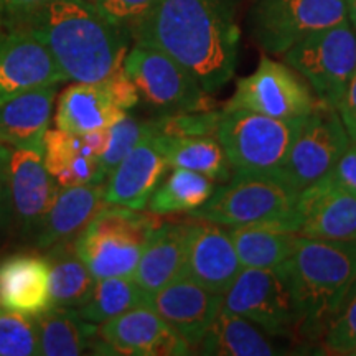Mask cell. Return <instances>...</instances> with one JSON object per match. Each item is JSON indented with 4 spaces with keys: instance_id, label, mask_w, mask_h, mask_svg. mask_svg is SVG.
<instances>
[{
    "instance_id": "6da1fadb",
    "label": "cell",
    "mask_w": 356,
    "mask_h": 356,
    "mask_svg": "<svg viewBox=\"0 0 356 356\" xmlns=\"http://www.w3.org/2000/svg\"><path fill=\"white\" fill-rule=\"evenodd\" d=\"M131 37L167 53L215 95L233 79L238 65L236 0H159Z\"/></svg>"
},
{
    "instance_id": "7a4b0ae2",
    "label": "cell",
    "mask_w": 356,
    "mask_h": 356,
    "mask_svg": "<svg viewBox=\"0 0 356 356\" xmlns=\"http://www.w3.org/2000/svg\"><path fill=\"white\" fill-rule=\"evenodd\" d=\"M47 44L66 81L101 83L119 71L131 33L83 0H53L24 25Z\"/></svg>"
},
{
    "instance_id": "3957f363",
    "label": "cell",
    "mask_w": 356,
    "mask_h": 356,
    "mask_svg": "<svg viewBox=\"0 0 356 356\" xmlns=\"http://www.w3.org/2000/svg\"><path fill=\"white\" fill-rule=\"evenodd\" d=\"M300 318V337H322L356 280V241L300 236L282 264Z\"/></svg>"
},
{
    "instance_id": "277c9868",
    "label": "cell",
    "mask_w": 356,
    "mask_h": 356,
    "mask_svg": "<svg viewBox=\"0 0 356 356\" xmlns=\"http://www.w3.org/2000/svg\"><path fill=\"white\" fill-rule=\"evenodd\" d=\"M157 225L140 211L106 204L84 226L74 248L96 280L132 277Z\"/></svg>"
},
{
    "instance_id": "5b68a950",
    "label": "cell",
    "mask_w": 356,
    "mask_h": 356,
    "mask_svg": "<svg viewBox=\"0 0 356 356\" xmlns=\"http://www.w3.org/2000/svg\"><path fill=\"white\" fill-rule=\"evenodd\" d=\"M300 190L280 175V172L248 173L234 172L222 186L197 210L188 215L193 220L221 226L286 218L297 213Z\"/></svg>"
},
{
    "instance_id": "8992f818",
    "label": "cell",
    "mask_w": 356,
    "mask_h": 356,
    "mask_svg": "<svg viewBox=\"0 0 356 356\" xmlns=\"http://www.w3.org/2000/svg\"><path fill=\"white\" fill-rule=\"evenodd\" d=\"M304 118L277 119L248 109H222L216 139L233 172L267 173L282 168Z\"/></svg>"
},
{
    "instance_id": "52a82bcc",
    "label": "cell",
    "mask_w": 356,
    "mask_h": 356,
    "mask_svg": "<svg viewBox=\"0 0 356 356\" xmlns=\"http://www.w3.org/2000/svg\"><path fill=\"white\" fill-rule=\"evenodd\" d=\"M284 61L304 76L318 102L338 109L356 70V33L350 20L300 40L284 53Z\"/></svg>"
},
{
    "instance_id": "ba28073f",
    "label": "cell",
    "mask_w": 356,
    "mask_h": 356,
    "mask_svg": "<svg viewBox=\"0 0 356 356\" xmlns=\"http://www.w3.org/2000/svg\"><path fill=\"white\" fill-rule=\"evenodd\" d=\"M124 71L144 99L160 114L213 111L215 99L197 78L157 48L136 43L124 58Z\"/></svg>"
},
{
    "instance_id": "9c48e42d",
    "label": "cell",
    "mask_w": 356,
    "mask_h": 356,
    "mask_svg": "<svg viewBox=\"0 0 356 356\" xmlns=\"http://www.w3.org/2000/svg\"><path fill=\"white\" fill-rule=\"evenodd\" d=\"M222 309L248 318L274 337L300 335V318L282 266L243 267L222 296Z\"/></svg>"
},
{
    "instance_id": "30bf717a",
    "label": "cell",
    "mask_w": 356,
    "mask_h": 356,
    "mask_svg": "<svg viewBox=\"0 0 356 356\" xmlns=\"http://www.w3.org/2000/svg\"><path fill=\"white\" fill-rule=\"evenodd\" d=\"M348 20L346 0H254L251 33L262 50L284 55L309 35Z\"/></svg>"
},
{
    "instance_id": "8fae6325",
    "label": "cell",
    "mask_w": 356,
    "mask_h": 356,
    "mask_svg": "<svg viewBox=\"0 0 356 356\" xmlns=\"http://www.w3.org/2000/svg\"><path fill=\"white\" fill-rule=\"evenodd\" d=\"M317 106L309 83L287 63L262 56L246 78L238 79L236 91L222 109H248L277 119H299Z\"/></svg>"
},
{
    "instance_id": "7c38bea8",
    "label": "cell",
    "mask_w": 356,
    "mask_h": 356,
    "mask_svg": "<svg viewBox=\"0 0 356 356\" xmlns=\"http://www.w3.org/2000/svg\"><path fill=\"white\" fill-rule=\"evenodd\" d=\"M350 144L340 113L317 101L314 111L304 118L280 175L297 190H305L332 170Z\"/></svg>"
},
{
    "instance_id": "4fadbf2b",
    "label": "cell",
    "mask_w": 356,
    "mask_h": 356,
    "mask_svg": "<svg viewBox=\"0 0 356 356\" xmlns=\"http://www.w3.org/2000/svg\"><path fill=\"white\" fill-rule=\"evenodd\" d=\"M191 346L150 307H137L99 325L92 351L99 355H190Z\"/></svg>"
},
{
    "instance_id": "5bb4252c",
    "label": "cell",
    "mask_w": 356,
    "mask_h": 356,
    "mask_svg": "<svg viewBox=\"0 0 356 356\" xmlns=\"http://www.w3.org/2000/svg\"><path fill=\"white\" fill-rule=\"evenodd\" d=\"M66 81L42 40L25 29H0V104Z\"/></svg>"
},
{
    "instance_id": "9a60e30c",
    "label": "cell",
    "mask_w": 356,
    "mask_h": 356,
    "mask_svg": "<svg viewBox=\"0 0 356 356\" xmlns=\"http://www.w3.org/2000/svg\"><path fill=\"white\" fill-rule=\"evenodd\" d=\"M108 144L109 127L86 134L48 129L43 139L44 165L60 188L106 181L101 157Z\"/></svg>"
},
{
    "instance_id": "2e32d148",
    "label": "cell",
    "mask_w": 356,
    "mask_h": 356,
    "mask_svg": "<svg viewBox=\"0 0 356 356\" xmlns=\"http://www.w3.org/2000/svg\"><path fill=\"white\" fill-rule=\"evenodd\" d=\"M154 309L188 343L198 348L222 309V296L181 275L149 297Z\"/></svg>"
},
{
    "instance_id": "e0dca14e",
    "label": "cell",
    "mask_w": 356,
    "mask_h": 356,
    "mask_svg": "<svg viewBox=\"0 0 356 356\" xmlns=\"http://www.w3.org/2000/svg\"><path fill=\"white\" fill-rule=\"evenodd\" d=\"M241 270L229 229L215 222L191 221L184 275L225 296Z\"/></svg>"
},
{
    "instance_id": "ac0fdd59",
    "label": "cell",
    "mask_w": 356,
    "mask_h": 356,
    "mask_svg": "<svg viewBox=\"0 0 356 356\" xmlns=\"http://www.w3.org/2000/svg\"><path fill=\"white\" fill-rule=\"evenodd\" d=\"M167 168L168 163L155 142L152 127L108 177L104 203L136 211L145 210Z\"/></svg>"
},
{
    "instance_id": "d6986e66",
    "label": "cell",
    "mask_w": 356,
    "mask_h": 356,
    "mask_svg": "<svg viewBox=\"0 0 356 356\" xmlns=\"http://www.w3.org/2000/svg\"><path fill=\"white\" fill-rule=\"evenodd\" d=\"M7 186L13 216L20 221L22 229L25 233L37 229L60 190L44 165L43 147H20L12 150Z\"/></svg>"
},
{
    "instance_id": "ffe728a7",
    "label": "cell",
    "mask_w": 356,
    "mask_h": 356,
    "mask_svg": "<svg viewBox=\"0 0 356 356\" xmlns=\"http://www.w3.org/2000/svg\"><path fill=\"white\" fill-rule=\"evenodd\" d=\"M51 307L47 257L24 252L0 261V309L35 318Z\"/></svg>"
},
{
    "instance_id": "44dd1931",
    "label": "cell",
    "mask_w": 356,
    "mask_h": 356,
    "mask_svg": "<svg viewBox=\"0 0 356 356\" xmlns=\"http://www.w3.org/2000/svg\"><path fill=\"white\" fill-rule=\"evenodd\" d=\"M299 213L286 218L229 226V236L243 267L274 269L293 254L300 234Z\"/></svg>"
},
{
    "instance_id": "7402d4cb",
    "label": "cell",
    "mask_w": 356,
    "mask_h": 356,
    "mask_svg": "<svg viewBox=\"0 0 356 356\" xmlns=\"http://www.w3.org/2000/svg\"><path fill=\"white\" fill-rule=\"evenodd\" d=\"M299 234L307 238L356 241V197L317 184L300 191Z\"/></svg>"
},
{
    "instance_id": "603a6c76",
    "label": "cell",
    "mask_w": 356,
    "mask_h": 356,
    "mask_svg": "<svg viewBox=\"0 0 356 356\" xmlns=\"http://www.w3.org/2000/svg\"><path fill=\"white\" fill-rule=\"evenodd\" d=\"M190 226L191 221L163 222L150 233L132 275L137 286L149 296L185 274Z\"/></svg>"
},
{
    "instance_id": "cb8c5ba5",
    "label": "cell",
    "mask_w": 356,
    "mask_h": 356,
    "mask_svg": "<svg viewBox=\"0 0 356 356\" xmlns=\"http://www.w3.org/2000/svg\"><path fill=\"white\" fill-rule=\"evenodd\" d=\"M106 181L58 190L51 207L37 226V246L51 248L70 236L81 233L97 211L106 207Z\"/></svg>"
},
{
    "instance_id": "d4e9b609",
    "label": "cell",
    "mask_w": 356,
    "mask_h": 356,
    "mask_svg": "<svg viewBox=\"0 0 356 356\" xmlns=\"http://www.w3.org/2000/svg\"><path fill=\"white\" fill-rule=\"evenodd\" d=\"M56 91L58 84H48L0 104V144L43 147Z\"/></svg>"
},
{
    "instance_id": "484cf974",
    "label": "cell",
    "mask_w": 356,
    "mask_h": 356,
    "mask_svg": "<svg viewBox=\"0 0 356 356\" xmlns=\"http://www.w3.org/2000/svg\"><path fill=\"white\" fill-rule=\"evenodd\" d=\"M101 83H74L58 99L55 124L61 131L86 134L114 126L126 115Z\"/></svg>"
},
{
    "instance_id": "4316f807",
    "label": "cell",
    "mask_w": 356,
    "mask_h": 356,
    "mask_svg": "<svg viewBox=\"0 0 356 356\" xmlns=\"http://www.w3.org/2000/svg\"><path fill=\"white\" fill-rule=\"evenodd\" d=\"M37 332V355L76 356L92 350L99 325L79 315L78 309L51 307L33 318Z\"/></svg>"
},
{
    "instance_id": "83f0119b",
    "label": "cell",
    "mask_w": 356,
    "mask_h": 356,
    "mask_svg": "<svg viewBox=\"0 0 356 356\" xmlns=\"http://www.w3.org/2000/svg\"><path fill=\"white\" fill-rule=\"evenodd\" d=\"M154 137L168 167L198 172L220 184L233 177L228 155L216 137H175L155 131Z\"/></svg>"
},
{
    "instance_id": "f1b7e54d",
    "label": "cell",
    "mask_w": 356,
    "mask_h": 356,
    "mask_svg": "<svg viewBox=\"0 0 356 356\" xmlns=\"http://www.w3.org/2000/svg\"><path fill=\"white\" fill-rule=\"evenodd\" d=\"M198 350L202 355L216 356H273L279 353L257 325L226 309L220 310L215 322L204 333Z\"/></svg>"
},
{
    "instance_id": "f546056e",
    "label": "cell",
    "mask_w": 356,
    "mask_h": 356,
    "mask_svg": "<svg viewBox=\"0 0 356 356\" xmlns=\"http://www.w3.org/2000/svg\"><path fill=\"white\" fill-rule=\"evenodd\" d=\"M50 256V289L53 305L65 309H79L86 304L96 286V277L91 274L76 248L56 243L51 246Z\"/></svg>"
},
{
    "instance_id": "4dcf8cb0",
    "label": "cell",
    "mask_w": 356,
    "mask_h": 356,
    "mask_svg": "<svg viewBox=\"0 0 356 356\" xmlns=\"http://www.w3.org/2000/svg\"><path fill=\"white\" fill-rule=\"evenodd\" d=\"M215 190V181L202 173L186 168H173L170 175L160 180L147 208L157 216L190 213L208 202Z\"/></svg>"
},
{
    "instance_id": "1f68e13d",
    "label": "cell",
    "mask_w": 356,
    "mask_h": 356,
    "mask_svg": "<svg viewBox=\"0 0 356 356\" xmlns=\"http://www.w3.org/2000/svg\"><path fill=\"white\" fill-rule=\"evenodd\" d=\"M149 293L142 291L132 277L97 279L91 297L78 312L83 318L101 325L127 310L149 307Z\"/></svg>"
},
{
    "instance_id": "d6a6232c",
    "label": "cell",
    "mask_w": 356,
    "mask_h": 356,
    "mask_svg": "<svg viewBox=\"0 0 356 356\" xmlns=\"http://www.w3.org/2000/svg\"><path fill=\"white\" fill-rule=\"evenodd\" d=\"M152 129L150 121H139L126 114L121 121L109 127V144L101 157V168L108 178L122 159L139 144V140Z\"/></svg>"
},
{
    "instance_id": "836d02e7",
    "label": "cell",
    "mask_w": 356,
    "mask_h": 356,
    "mask_svg": "<svg viewBox=\"0 0 356 356\" xmlns=\"http://www.w3.org/2000/svg\"><path fill=\"white\" fill-rule=\"evenodd\" d=\"M37 355L33 318L0 309V356Z\"/></svg>"
},
{
    "instance_id": "e575fe53",
    "label": "cell",
    "mask_w": 356,
    "mask_h": 356,
    "mask_svg": "<svg viewBox=\"0 0 356 356\" xmlns=\"http://www.w3.org/2000/svg\"><path fill=\"white\" fill-rule=\"evenodd\" d=\"M221 113L213 111H197V113L160 114L150 119L155 132L175 137H216Z\"/></svg>"
},
{
    "instance_id": "d590c367",
    "label": "cell",
    "mask_w": 356,
    "mask_h": 356,
    "mask_svg": "<svg viewBox=\"0 0 356 356\" xmlns=\"http://www.w3.org/2000/svg\"><path fill=\"white\" fill-rule=\"evenodd\" d=\"M325 348L333 353H356V280L341 302L337 315L323 332Z\"/></svg>"
},
{
    "instance_id": "8d00e7d4",
    "label": "cell",
    "mask_w": 356,
    "mask_h": 356,
    "mask_svg": "<svg viewBox=\"0 0 356 356\" xmlns=\"http://www.w3.org/2000/svg\"><path fill=\"white\" fill-rule=\"evenodd\" d=\"M157 2L159 0H95L91 7L111 24L131 33L134 26L152 10Z\"/></svg>"
},
{
    "instance_id": "74e56055",
    "label": "cell",
    "mask_w": 356,
    "mask_h": 356,
    "mask_svg": "<svg viewBox=\"0 0 356 356\" xmlns=\"http://www.w3.org/2000/svg\"><path fill=\"white\" fill-rule=\"evenodd\" d=\"M315 184L356 197V142H351L332 170Z\"/></svg>"
},
{
    "instance_id": "f35d334b",
    "label": "cell",
    "mask_w": 356,
    "mask_h": 356,
    "mask_svg": "<svg viewBox=\"0 0 356 356\" xmlns=\"http://www.w3.org/2000/svg\"><path fill=\"white\" fill-rule=\"evenodd\" d=\"M101 84L104 86L106 92H108L114 104L122 111H126V113L139 104V91H137L136 84H134L132 79L127 76L124 68L115 71V73L111 74L108 79L101 81Z\"/></svg>"
},
{
    "instance_id": "ab89813d",
    "label": "cell",
    "mask_w": 356,
    "mask_h": 356,
    "mask_svg": "<svg viewBox=\"0 0 356 356\" xmlns=\"http://www.w3.org/2000/svg\"><path fill=\"white\" fill-rule=\"evenodd\" d=\"M53 0H0V29H17Z\"/></svg>"
},
{
    "instance_id": "60d3db41",
    "label": "cell",
    "mask_w": 356,
    "mask_h": 356,
    "mask_svg": "<svg viewBox=\"0 0 356 356\" xmlns=\"http://www.w3.org/2000/svg\"><path fill=\"white\" fill-rule=\"evenodd\" d=\"M337 111L340 113L351 142H356V70L351 74L348 86L345 89V95L341 97Z\"/></svg>"
},
{
    "instance_id": "b9f144b4",
    "label": "cell",
    "mask_w": 356,
    "mask_h": 356,
    "mask_svg": "<svg viewBox=\"0 0 356 356\" xmlns=\"http://www.w3.org/2000/svg\"><path fill=\"white\" fill-rule=\"evenodd\" d=\"M13 218V208L10 200V191L7 185L0 186V238L6 234Z\"/></svg>"
},
{
    "instance_id": "7bdbcfd3",
    "label": "cell",
    "mask_w": 356,
    "mask_h": 356,
    "mask_svg": "<svg viewBox=\"0 0 356 356\" xmlns=\"http://www.w3.org/2000/svg\"><path fill=\"white\" fill-rule=\"evenodd\" d=\"M12 149L7 144H0V186L7 185L8 163H10Z\"/></svg>"
},
{
    "instance_id": "ee69618b",
    "label": "cell",
    "mask_w": 356,
    "mask_h": 356,
    "mask_svg": "<svg viewBox=\"0 0 356 356\" xmlns=\"http://www.w3.org/2000/svg\"><path fill=\"white\" fill-rule=\"evenodd\" d=\"M346 15L356 33V0H346Z\"/></svg>"
},
{
    "instance_id": "f6af8a7d",
    "label": "cell",
    "mask_w": 356,
    "mask_h": 356,
    "mask_svg": "<svg viewBox=\"0 0 356 356\" xmlns=\"http://www.w3.org/2000/svg\"><path fill=\"white\" fill-rule=\"evenodd\" d=\"M83 2H86V3H89V6H91V3L95 2V0H83Z\"/></svg>"
}]
</instances>
